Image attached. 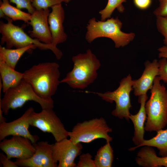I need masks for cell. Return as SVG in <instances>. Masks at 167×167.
<instances>
[{"mask_svg":"<svg viewBox=\"0 0 167 167\" xmlns=\"http://www.w3.org/2000/svg\"><path fill=\"white\" fill-rule=\"evenodd\" d=\"M59 65L55 62H46L33 66L23 73L24 79L36 94L48 101L56 93L60 83Z\"/></svg>","mask_w":167,"mask_h":167,"instance_id":"cell-1","label":"cell"},{"mask_svg":"<svg viewBox=\"0 0 167 167\" xmlns=\"http://www.w3.org/2000/svg\"><path fill=\"white\" fill-rule=\"evenodd\" d=\"M72 70L60 81L72 88L84 89L96 79L97 70L101 66L99 60L90 49L86 53L73 56Z\"/></svg>","mask_w":167,"mask_h":167,"instance_id":"cell-2","label":"cell"},{"mask_svg":"<svg viewBox=\"0 0 167 167\" xmlns=\"http://www.w3.org/2000/svg\"><path fill=\"white\" fill-rule=\"evenodd\" d=\"M161 81L159 76L156 77L150 97L145 104L147 119L144 130L147 131H157L167 124V89Z\"/></svg>","mask_w":167,"mask_h":167,"instance_id":"cell-3","label":"cell"},{"mask_svg":"<svg viewBox=\"0 0 167 167\" xmlns=\"http://www.w3.org/2000/svg\"><path fill=\"white\" fill-rule=\"evenodd\" d=\"M122 23L118 18H110L105 21L96 20L95 18L90 19L87 24L85 39L89 43L101 37L111 39L116 48L123 47L134 39L133 32L127 33L121 30Z\"/></svg>","mask_w":167,"mask_h":167,"instance_id":"cell-4","label":"cell"},{"mask_svg":"<svg viewBox=\"0 0 167 167\" xmlns=\"http://www.w3.org/2000/svg\"><path fill=\"white\" fill-rule=\"evenodd\" d=\"M6 18L7 21V23L2 21L0 22V32L2 36L1 38V45L6 43V48L11 49L13 47L20 48L34 44L40 49L51 50L57 59L61 58L62 53L57 46L52 44L41 42L36 39L33 38L25 33L22 28L13 24L12 19L8 17Z\"/></svg>","mask_w":167,"mask_h":167,"instance_id":"cell-5","label":"cell"},{"mask_svg":"<svg viewBox=\"0 0 167 167\" xmlns=\"http://www.w3.org/2000/svg\"><path fill=\"white\" fill-rule=\"evenodd\" d=\"M4 93L0 100V108L5 115L8 114L10 109L21 107L28 101L38 103L42 109L54 108L53 100L48 101L40 97L24 79L18 85L10 88Z\"/></svg>","mask_w":167,"mask_h":167,"instance_id":"cell-6","label":"cell"},{"mask_svg":"<svg viewBox=\"0 0 167 167\" xmlns=\"http://www.w3.org/2000/svg\"><path fill=\"white\" fill-rule=\"evenodd\" d=\"M112 131L104 118H96L77 123L69 131L68 136L75 144L88 143L99 139L110 142L113 138L109 133Z\"/></svg>","mask_w":167,"mask_h":167,"instance_id":"cell-7","label":"cell"},{"mask_svg":"<svg viewBox=\"0 0 167 167\" xmlns=\"http://www.w3.org/2000/svg\"><path fill=\"white\" fill-rule=\"evenodd\" d=\"M133 80L130 75L122 79L118 88L114 91L96 93L103 100L116 104L115 109L112 111V115L120 119L125 118L129 121L131 108L130 93L133 89Z\"/></svg>","mask_w":167,"mask_h":167,"instance_id":"cell-8","label":"cell"},{"mask_svg":"<svg viewBox=\"0 0 167 167\" xmlns=\"http://www.w3.org/2000/svg\"><path fill=\"white\" fill-rule=\"evenodd\" d=\"M30 126L37 128L44 132L51 134L56 142L68 136L67 131L53 109H42L40 112L34 110L29 118Z\"/></svg>","mask_w":167,"mask_h":167,"instance_id":"cell-9","label":"cell"},{"mask_svg":"<svg viewBox=\"0 0 167 167\" xmlns=\"http://www.w3.org/2000/svg\"><path fill=\"white\" fill-rule=\"evenodd\" d=\"M81 143H74L70 139L65 138L53 144L52 157L54 162H58V167H75V160L81 153Z\"/></svg>","mask_w":167,"mask_h":167,"instance_id":"cell-10","label":"cell"},{"mask_svg":"<svg viewBox=\"0 0 167 167\" xmlns=\"http://www.w3.org/2000/svg\"><path fill=\"white\" fill-rule=\"evenodd\" d=\"M2 140L0 143V148L9 159L26 160L31 157L35 153L33 144L27 138L14 135L10 139Z\"/></svg>","mask_w":167,"mask_h":167,"instance_id":"cell-11","label":"cell"},{"mask_svg":"<svg viewBox=\"0 0 167 167\" xmlns=\"http://www.w3.org/2000/svg\"><path fill=\"white\" fill-rule=\"evenodd\" d=\"M34 110L30 107L19 118L11 122L0 123V140L9 135H17L29 139L33 144L36 143L38 136L31 134L29 130L30 116Z\"/></svg>","mask_w":167,"mask_h":167,"instance_id":"cell-12","label":"cell"},{"mask_svg":"<svg viewBox=\"0 0 167 167\" xmlns=\"http://www.w3.org/2000/svg\"><path fill=\"white\" fill-rule=\"evenodd\" d=\"M35 151L30 158L24 160L16 159L15 161L18 167H57V163L52 157L53 144L46 141L33 143Z\"/></svg>","mask_w":167,"mask_h":167,"instance_id":"cell-13","label":"cell"},{"mask_svg":"<svg viewBox=\"0 0 167 167\" xmlns=\"http://www.w3.org/2000/svg\"><path fill=\"white\" fill-rule=\"evenodd\" d=\"M50 13L48 8L36 10L31 14L29 24L32 30L29 32L30 36L46 44H52V39L48 19Z\"/></svg>","mask_w":167,"mask_h":167,"instance_id":"cell-14","label":"cell"},{"mask_svg":"<svg viewBox=\"0 0 167 167\" xmlns=\"http://www.w3.org/2000/svg\"><path fill=\"white\" fill-rule=\"evenodd\" d=\"M144 64V69L140 77L133 80L132 88L134 94L136 96L147 94L148 91L152 88L155 78L159 75L157 59H155L152 62L147 61Z\"/></svg>","mask_w":167,"mask_h":167,"instance_id":"cell-15","label":"cell"},{"mask_svg":"<svg viewBox=\"0 0 167 167\" xmlns=\"http://www.w3.org/2000/svg\"><path fill=\"white\" fill-rule=\"evenodd\" d=\"M48 19V23L52 39V44L57 46L58 44L65 42L67 35L65 32L63 25L65 19V11L62 3L51 7Z\"/></svg>","mask_w":167,"mask_h":167,"instance_id":"cell-16","label":"cell"},{"mask_svg":"<svg viewBox=\"0 0 167 167\" xmlns=\"http://www.w3.org/2000/svg\"><path fill=\"white\" fill-rule=\"evenodd\" d=\"M148 99L147 94L139 96L138 101L140 104L139 110L136 114H131L129 117L134 126V132L132 141L135 146L139 145L144 140V124L147 119L145 105Z\"/></svg>","mask_w":167,"mask_h":167,"instance_id":"cell-17","label":"cell"},{"mask_svg":"<svg viewBox=\"0 0 167 167\" xmlns=\"http://www.w3.org/2000/svg\"><path fill=\"white\" fill-rule=\"evenodd\" d=\"M136 164L143 167H167V156L159 157L152 147L144 146L141 148L135 158Z\"/></svg>","mask_w":167,"mask_h":167,"instance_id":"cell-18","label":"cell"},{"mask_svg":"<svg viewBox=\"0 0 167 167\" xmlns=\"http://www.w3.org/2000/svg\"><path fill=\"white\" fill-rule=\"evenodd\" d=\"M0 74L4 93L18 85L24 79L23 73L16 71L2 60H0Z\"/></svg>","mask_w":167,"mask_h":167,"instance_id":"cell-19","label":"cell"},{"mask_svg":"<svg viewBox=\"0 0 167 167\" xmlns=\"http://www.w3.org/2000/svg\"><path fill=\"white\" fill-rule=\"evenodd\" d=\"M37 48L34 44L20 48L12 49L0 46V60L5 62L9 66L15 69L19 60L26 51Z\"/></svg>","mask_w":167,"mask_h":167,"instance_id":"cell-20","label":"cell"},{"mask_svg":"<svg viewBox=\"0 0 167 167\" xmlns=\"http://www.w3.org/2000/svg\"><path fill=\"white\" fill-rule=\"evenodd\" d=\"M157 132L155 137L148 140L144 139L139 145L131 148L129 150L133 151L139 147L148 146L156 148L159 151V155L161 156H167V129H161Z\"/></svg>","mask_w":167,"mask_h":167,"instance_id":"cell-21","label":"cell"},{"mask_svg":"<svg viewBox=\"0 0 167 167\" xmlns=\"http://www.w3.org/2000/svg\"><path fill=\"white\" fill-rule=\"evenodd\" d=\"M113 151L110 142H106L97 151L94 160L96 167H111L113 160Z\"/></svg>","mask_w":167,"mask_h":167,"instance_id":"cell-22","label":"cell"},{"mask_svg":"<svg viewBox=\"0 0 167 167\" xmlns=\"http://www.w3.org/2000/svg\"><path fill=\"white\" fill-rule=\"evenodd\" d=\"M10 3L9 0H2L0 3V9L5 15L13 21L21 20L29 24L31 14L13 6Z\"/></svg>","mask_w":167,"mask_h":167,"instance_id":"cell-23","label":"cell"},{"mask_svg":"<svg viewBox=\"0 0 167 167\" xmlns=\"http://www.w3.org/2000/svg\"><path fill=\"white\" fill-rule=\"evenodd\" d=\"M126 0H108L107 4L103 9L100 11L101 20L105 21L110 18L113 11L117 9L118 11L122 13L124 11V7L122 3Z\"/></svg>","mask_w":167,"mask_h":167,"instance_id":"cell-24","label":"cell"},{"mask_svg":"<svg viewBox=\"0 0 167 167\" xmlns=\"http://www.w3.org/2000/svg\"><path fill=\"white\" fill-rule=\"evenodd\" d=\"M65 2L64 0H33L32 5L36 10L48 8Z\"/></svg>","mask_w":167,"mask_h":167,"instance_id":"cell-25","label":"cell"},{"mask_svg":"<svg viewBox=\"0 0 167 167\" xmlns=\"http://www.w3.org/2000/svg\"><path fill=\"white\" fill-rule=\"evenodd\" d=\"M156 26L158 31L164 37L163 43L167 46V16L156 17Z\"/></svg>","mask_w":167,"mask_h":167,"instance_id":"cell-26","label":"cell"},{"mask_svg":"<svg viewBox=\"0 0 167 167\" xmlns=\"http://www.w3.org/2000/svg\"><path fill=\"white\" fill-rule=\"evenodd\" d=\"M10 3H13L16 5V7L20 9H26L28 13L32 14L36 10L32 5L33 0H9Z\"/></svg>","mask_w":167,"mask_h":167,"instance_id":"cell-27","label":"cell"},{"mask_svg":"<svg viewBox=\"0 0 167 167\" xmlns=\"http://www.w3.org/2000/svg\"><path fill=\"white\" fill-rule=\"evenodd\" d=\"M92 156L89 153L80 155L79 160L76 165L77 167H96Z\"/></svg>","mask_w":167,"mask_h":167,"instance_id":"cell-28","label":"cell"},{"mask_svg":"<svg viewBox=\"0 0 167 167\" xmlns=\"http://www.w3.org/2000/svg\"><path fill=\"white\" fill-rule=\"evenodd\" d=\"M159 76L162 80L167 85V59L161 58L158 61Z\"/></svg>","mask_w":167,"mask_h":167,"instance_id":"cell-29","label":"cell"},{"mask_svg":"<svg viewBox=\"0 0 167 167\" xmlns=\"http://www.w3.org/2000/svg\"><path fill=\"white\" fill-rule=\"evenodd\" d=\"M159 5L153 11L154 14L157 16H167V0H159Z\"/></svg>","mask_w":167,"mask_h":167,"instance_id":"cell-30","label":"cell"},{"mask_svg":"<svg viewBox=\"0 0 167 167\" xmlns=\"http://www.w3.org/2000/svg\"><path fill=\"white\" fill-rule=\"evenodd\" d=\"M0 161L3 167H18L15 162L11 161L2 152L0 154Z\"/></svg>","mask_w":167,"mask_h":167,"instance_id":"cell-31","label":"cell"},{"mask_svg":"<svg viewBox=\"0 0 167 167\" xmlns=\"http://www.w3.org/2000/svg\"><path fill=\"white\" fill-rule=\"evenodd\" d=\"M152 0H134L135 6L138 8L144 10L150 6Z\"/></svg>","mask_w":167,"mask_h":167,"instance_id":"cell-32","label":"cell"},{"mask_svg":"<svg viewBox=\"0 0 167 167\" xmlns=\"http://www.w3.org/2000/svg\"><path fill=\"white\" fill-rule=\"evenodd\" d=\"M158 57L160 58H165L167 59V46L164 45L158 49Z\"/></svg>","mask_w":167,"mask_h":167,"instance_id":"cell-33","label":"cell"},{"mask_svg":"<svg viewBox=\"0 0 167 167\" xmlns=\"http://www.w3.org/2000/svg\"><path fill=\"white\" fill-rule=\"evenodd\" d=\"M3 112L2 109L0 108V123H3L6 122V119L2 115Z\"/></svg>","mask_w":167,"mask_h":167,"instance_id":"cell-34","label":"cell"},{"mask_svg":"<svg viewBox=\"0 0 167 167\" xmlns=\"http://www.w3.org/2000/svg\"><path fill=\"white\" fill-rule=\"evenodd\" d=\"M0 17H4L5 15V14H4V13L1 10H0Z\"/></svg>","mask_w":167,"mask_h":167,"instance_id":"cell-35","label":"cell"},{"mask_svg":"<svg viewBox=\"0 0 167 167\" xmlns=\"http://www.w3.org/2000/svg\"><path fill=\"white\" fill-rule=\"evenodd\" d=\"M65 2L66 3H68L71 0H64Z\"/></svg>","mask_w":167,"mask_h":167,"instance_id":"cell-36","label":"cell"}]
</instances>
